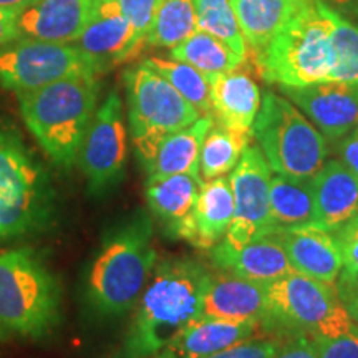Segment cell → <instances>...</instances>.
<instances>
[{
	"instance_id": "1",
	"label": "cell",
	"mask_w": 358,
	"mask_h": 358,
	"mask_svg": "<svg viewBox=\"0 0 358 358\" xmlns=\"http://www.w3.org/2000/svg\"><path fill=\"white\" fill-rule=\"evenodd\" d=\"M155 224L136 211L108 227L83 277V301L103 319L122 317L140 301L158 264Z\"/></svg>"
},
{
	"instance_id": "2",
	"label": "cell",
	"mask_w": 358,
	"mask_h": 358,
	"mask_svg": "<svg viewBox=\"0 0 358 358\" xmlns=\"http://www.w3.org/2000/svg\"><path fill=\"white\" fill-rule=\"evenodd\" d=\"M211 271L196 259L158 261L134 306L123 343V358H150L203 315V299Z\"/></svg>"
},
{
	"instance_id": "3",
	"label": "cell",
	"mask_w": 358,
	"mask_h": 358,
	"mask_svg": "<svg viewBox=\"0 0 358 358\" xmlns=\"http://www.w3.org/2000/svg\"><path fill=\"white\" fill-rule=\"evenodd\" d=\"M95 73H80L17 93L22 118L45 155L62 169L77 164L80 148L98 108Z\"/></svg>"
},
{
	"instance_id": "4",
	"label": "cell",
	"mask_w": 358,
	"mask_h": 358,
	"mask_svg": "<svg viewBox=\"0 0 358 358\" xmlns=\"http://www.w3.org/2000/svg\"><path fill=\"white\" fill-rule=\"evenodd\" d=\"M62 322V287L29 248L0 252V338L42 340Z\"/></svg>"
},
{
	"instance_id": "5",
	"label": "cell",
	"mask_w": 358,
	"mask_h": 358,
	"mask_svg": "<svg viewBox=\"0 0 358 358\" xmlns=\"http://www.w3.org/2000/svg\"><path fill=\"white\" fill-rule=\"evenodd\" d=\"M57 211L52 174L19 134L0 127V243L42 234Z\"/></svg>"
},
{
	"instance_id": "6",
	"label": "cell",
	"mask_w": 358,
	"mask_h": 358,
	"mask_svg": "<svg viewBox=\"0 0 358 358\" xmlns=\"http://www.w3.org/2000/svg\"><path fill=\"white\" fill-rule=\"evenodd\" d=\"M335 62L330 24L310 0L285 24L257 60V73L280 88L329 82Z\"/></svg>"
},
{
	"instance_id": "7",
	"label": "cell",
	"mask_w": 358,
	"mask_h": 358,
	"mask_svg": "<svg viewBox=\"0 0 358 358\" xmlns=\"http://www.w3.org/2000/svg\"><path fill=\"white\" fill-rule=\"evenodd\" d=\"M272 173L285 178L312 179L329 156L325 136L289 98L267 92L252 127Z\"/></svg>"
},
{
	"instance_id": "8",
	"label": "cell",
	"mask_w": 358,
	"mask_h": 358,
	"mask_svg": "<svg viewBox=\"0 0 358 358\" xmlns=\"http://www.w3.org/2000/svg\"><path fill=\"white\" fill-rule=\"evenodd\" d=\"M275 327L285 334H307L313 338H337L355 327L337 287L290 272L266 285Z\"/></svg>"
},
{
	"instance_id": "9",
	"label": "cell",
	"mask_w": 358,
	"mask_h": 358,
	"mask_svg": "<svg viewBox=\"0 0 358 358\" xmlns=\"http://www.w3.org/2000/svg\"><path fill=\"white\" fill-rule=\"evenodd\" d=\"M123 82L138 158L146 156L168 134L189 127L203 116L145 62L124 71Z\"/></svg>"
},
{
	"instance_id": "10",
	"label": "cell",
	"mask_w": 358,
	"mask_h": 358,
	"mask_svg": "<svg viewBox=\"0 0 358 358\" xmlns=\"http://www.w3.org/2000/svg\"><path fill=\"white\" fill-rule=\"evenodd\" d=\"M127 159L123 103L113 90L93 115L78 153L77 164L87 179L88 191L93 196H101L118 185L124 176Z\"/></svg>"
},
{
	"instance_id": "11",
	"label": "cell",
	"mask_w": 358,
	"mask_h": 358,
	"mask_svg": "<svg viewBox=\"0 0 358 358\" xmlns=\"http://www.w3.org/2000/svg\"><path fill=\"white\" fill-rule=\"evenodd\" d=\"M80 73L95 71L70 43L19 38L0 48V85L15 93L42 88Z\"/></svg>"
},
{
	"instance_id": "12",
	"label": "cell",
	"mask_w": 358,
	"mask_h": 358,
	"mask_svg": "<svg viewBox=\"0 0 358 358\" xmlns=\"http://www.w3.org/2000/svg\"><path fill=\"white\" fill-rule=\"evenodd\" d=\"M227 178L234 196V217L222 241L231 248H241L272 231L268 213L272 169L268 168L261 148L249 145Z\"/></svg>"
},
{
	"instance_id": "13",
	"label": "cell",
	"mask_w": 358,
	"mask_h": 358,
	"mask_svg": "<svg viewBox=\"0 0 358 358\" xmlns=\"http://www.w3.org/2000/svg\"><path fill=\"white\" fill-rule=\"evenodd\" d=\"M73 47L96 75L131 60L143 50L118 0H95L92 17Z\"/></svg>"
},
{
	"instance_id": "14",
	"label": "cell",
	"mask_w": 358,
	"mask_h": 358,
	"mask_svg": "<svg viewBox=\"0 0 358 358\" xmlns=\"http://www.w3.org/2000/svg\"><path fill=\"white\" fill-rule=\"evenodd\" d=\"M280 92L319 128L327 141L338 143L358 127V83L322 82Z\"/></svg>"
},
{
	"instance_id": "15",
	"label": "cell",
	"mask_w": 358,
	"mask_h": 358,
	"mask_svg": "<svg viewBox=\"0 0 358 358\" xmlns=\"http://www.w3.org/2000/svg\"><path fill=\"white\" fill-rule=\"evenodd\" d=\"M203 315L229 322H259L275 327L264 284L219 271L209 277L203 299Z\"/></svg>"
},
{
	"instance_id": "16",
	"label": "cell",
	"mask_w": 358,
	"mask_h": 358,
	"mask_svg": "<svg viewBox=\"0 0 358 358\" xmlns=\"http://www.w3.org/2000/svg\"><path fill=\"white\" fill-rule=\"evenodd\" d=\"M268 234H274L282 244L294 272L337 287L343 257L334 232L310 224L290 229H274Z\"/></svg>"
},
{
	"instance_id": "17",
	"label": "cell",
	"mask_w": 358,
	"mask_h": 358,
	"mask_svg": "<svg viewBox=\"0 0 358 358\" xmlns=\"http://www.w3.org/2000/svg\"><path fill=\"white\" fill-rule=\"evenodd\" d=\"M268 330L271 327L259 322H229L201 315L150 358H208Z\"/></svg>"
},
{
	"instance_id": "18",
	"label": "cell",
	"mask_w": 358,
	"mask_h": 358,
	"mask_svg": "<svg viewBox=\"0 0 358 358\" xmlns=\"http://www.w3.org/2000/svg\"><path fill=\"white\" fill-rule=\"evenodd\" d=\"M93 6L95 0H37L17 15L20 37L73 45L88 24Z\"/></svg>"
},
{
	"instance_id": "19",
	"label": "cell",
	"mask_w": 358,
	"mask_h": 358,
	"mask_svg": "<svg viewBox=\"0 0 358 358\" xmlns=\"http://www.w3.org/2000/svg\"><path fill=\"white\" fill-rule=\"evenodd\" d=\"M209 252L219 271L264 285L294 271L287 254L274 234L257 237L241 248H231L221 241Z\"/></svg>"
},
{
	"instance_id": "20",
	"label": "cell",
	"mask_w": 358,
	"mask_h": 358,
	"mask_svg": "<svg viewBox=\"0 0 358 358\" xmlns=\"http://www.w3.org/2000/svg\"><path fill=\"white\" fill-rule=\"evenodd\" d=\"M234 217V196L229 178L204 181L179 239L198 249L211 250L224 239Z\"/></svg>"
},
{
	"instance_id": "21",
	"label": "cell",
	"mask_w": 358,
	"mask_h": 358,
	"mask_svg": "<svg viewBox=\"0 0 358 358\" xmlns=\"http://www.w3.org/2000/svg\"><path fill=\"white\" fill-rule=\"evenodd\" d=\"M317 224L337 232L358 214V178L340 159L325 161L312 178Z\"/></svg>"
},
{
	"instance_id": "22",
	"label": "cell",
	"mask_w": 358,
	"mask_h": 358,
	"mask_svg": "<svg viewBox=\"0 0 358 358\" xmlns=\"http://www.w3.org/2000/svg\"><path fill=\"white\" fill-rule=\"evenodd\" d=\"M261 103V90L256 80L245 70H241V66L226 73L211 75L213 116L222 127L252 134Z\"/></svg>"
},
{
	"instance_id": "23",
	"label": "cell",
	"mask_w": 358,
	"mask_h": 358,
	"mask_svg": "<svg viewBox=\"0 0 358 358\" xmlns=\"http://www.w3.org/2000/svg\"><path fill=\"white\" fill-rule=\"evenodd\" d=\"M213 124L214 116L204 115L189 127L163 138L150 153L140 158L146 169L148 179L171 176V174H189L201 178V146Z\"/></svg>"
},
{
	"instance_id": "24",
	"label": "cell",
	"mask_w": 358,
	"mask_h": 358,
	"mask_svg": "<svg viewBox=\"0 0 358 358\" xmlns=\"http://www.w3.org/2000/svg\"><path fill=\"white\" fill-rule=\"evenodd\" d=\"M203 182L201 178L189 174L146 179L148 208L168 236L179 239L182 227L194 209Z\"/></svg>"
},
{
	"instance_id": "25",
	"label": "cell",
	"mask_w": 358,
	"mask_h": 358,
	"mask_svg": "<svg viewBox=\"0 0 358 358\" xmlns=\"http://www.w3.org/2000/svg\"><path fill=\"white\" fill-rule=\"evenodd\" d=\"M310 0H231L252 60L262 55L271 40Z\"/></svg>"
},
{
	"instance_id": "26",
	"label": "cell",
	"mask_w": 358,
	"mask_h": 358,
	"mask_svg": "<svg viewBox=\"0 0 358 358\" xmlns=\"http://www.w3.org/2000/svg\"><path fill=\"white\" fill-rule=\"evenodd\" d=\"M268 213H271L272 231L317 224L312 179H295L272 174L271 189H268Z\"/></svg>"
},
{
	"instance_id": "27",
	"label": "cell",
	"mask_w": 358,
	"mask_h": 358,
	"mask_svg": "<svg viewBox=\"0 0 358 358\" xmlns=\"http://www.w3.org/2000/svg\"><path fill=\"white\" fill-rule=\"evenodd\" d=\"M171 58L189 64L209 77L239 69L248 60L237 55L229 45L199 29L185 42L171 48Z\"/></svg>"
},
{
	"instance_id": "28",
	"label": "cell",
	"mask_w": 358,
	"mask_h": 358,
	"mask_svg": "<svg viewBox=\"0 0 358 358\" xmlns=\"http://www.w3.org/2000/svg\"><path fill=\"white\" fill-rule=\"evenodd\" d=\"M250 134L232 131L222 124H213L206 134L199 156V176L203 181L229 176L237 166L245 148L249 146Z\"/></svg>"
},
{
	"instance_id": "29",
	"label": "cell",
	"mask_w": 358,
	"mask_h": 358,
	"mask_svg": "<svg viewBox=\"0 0 358 358\" xmlns=\"http://www.w3.org/2000/svg\"><path fill=\"white\" fill-rule=\"evenodd\" d=\"M145 64L168 80L181 96L199 111L201 115H213L211 105V77L194 66L174 58L150 57Z\"/></svg>"
},
{
	"instance_id": "30",
	"label": "cell",
	"mask_w": 358,
	"mask_h": 358,
	"mask_svg": "<svg viewBox=\"0 0 358 358\" xmlns=\"http://www.w3.org/2000/svg\"><path fill=\"white\" fill-rule=\"evenodd\" d=\"M198 30L194 0H163L146 43L173 48Z\"/></svg>"
},
{
	"instance_id": "31",
	"label": "cell",
	"mask_w": 358,
	"mask_h": 358,
	"mask_svg": "<svg viewBox=\"0 0 358 358\" xmlns=\"http://www.w3.org/2000/svg\"><path fill=\"white\" fill-rule=\"evenodd\" d=\"M198 29L211 34L234 50L248 58V45L241 32L239 22L231 6V0H194Z\"/></svg>"
},
{
	"instance_id": "32",
	"label": "cell",
	"mask_w": 358,
	"mask_h": 358,
	"mask_svg": "<svg viewBox=\"0 0 358 358\" xmlns=\"http://www.w3.org/2000/svg\"><path fill=\"white\" fill-rule=\"evenodd\" d=\"M315 6L329 20L335 58H337L329 82L358 83V29L329 7L319 2H315Z\"/></svg>"
},
{
	"instance_id": "33",
	"label": "cell",
	"mask_w": 358,
	"mask_h": 358,
	"mask_svg": "<svg viewBox=\"0 0 358 358\" xmlns=\"http://www.w3.org/2000/svg\"><path fill=\"white\" fill-rule=\"evenodd\" d=\"M334 234L337 236L343 257L342 274L337 282L338 295L343 299L358 290V214Z\"/></svg>"
},
{
	"instance_id": "34",
	"label": "cell",
	"mask_w": 358,
	"mask_h": 358,
	"mask_svg": "<svg viewBox=\"0 0 358 358\" xmlns=\"http://www.w3.org/2000/svg\"><path fill=\"white\" fill-rule=\"evenodd\" d=\"M161 2L163 0H118L124 17L133 27L136 43L141 48H145L148 34H150Z\"/></svg>"
},
{
	"instance_id": "35",
	"label": "cell",
	"mask_w": 358,
	"mask_h": 358,
	"mask_svg": "<svg viewBox=\"0 0 358 358\" xmlns=\"http://www.w3.org/2000/svg\"><path fill=\"white\" fill-rule=\"evenodd\" d=\"M282 338H250L236 343L208 358H274L279 350Z\"/></svg>"
},
{
	"instance_id": "36",
	"label": "cell",
	"mask_w": 358,
	"mask_h": 358,
	"mask_svg": "<svg viewBox=\"0 0 358 358\" xmlns=\"http://www.w3.org/2000/svg\"><path fill=\"white\" fill-rule=\"evenodd\" d=\"M274 358H319V343L307 334L289 332L282 338Z\"/></svg>"
},
{
	"instance_id": "37",
	"label": "cell",
	"mask_w": 358,
	"mask_h": 358,
	"mask_svg": "<svg viewBox=\"0 0 358 358\" xmlns=\"http://www.w3.org/2000/svg\"><path fill=\"white\" fill-rule=\"evenodd\" d=\"M319 358H358V325L337 338H317Z\"/></svg>"
},
{
	"instance_id": "38",
	"label": "cell",
	"mask_w": 358,
	"mask_h": 358,
	"mask_svg": "<svg viewBox=\"0 0 358 358\" xmlns=\"http://www.w3.org/2000/svg\"><path fill=\"white\" fill-rule=\"evenodd\" d=\"M337 155L338 159L358 178V127L338 141Z\"/></svg>"
},
{
	"instance_id": "39",
	"label": "cell",
	"mask_w": 358,
	"mask_h": 358,
	"mask_svg": "<svg viewBox=\"0 0 358 358\" xmlns=\"http://www.w3.org/2000/svg\"><path fill=\"white\" fill-rule=\"evenodd\" d=\"M358 29V0H315Z\"/></svg>"
},
{
	"instance_id": "40",
	"label": "cell",
	"mask_w": 358,
	"mask_h": 358,
	"mask_svg": "<svg viewBox=\"0 0 358 358\" xmlns=\"http://www.w3.org/2000/svg\"><path fill=\"white\" fill-rule=\"evenodd\" d=\"M22 38L19 27H17V15L0 10V48Z\"/></svg>"
},
{
	"instance_id": "41",
	"label": "cell",
	"mask_w": 358,
	"mask_h": 358,
	"mask_svg": "<svg viewBox=\"0 0 358 358\" xmlns=\"http://www.w3.org/2000/svg\"><path fill=\"white\" fill-rule=\"evenodd\" d=\"M34 2H37V0H0V10L19 15L25 7L32 6Z\"/></svg>"
},
{
	"instance_id": "42",
	"label": "cell",
	"mask_w": 358,
	"mask_h": 358,
	"mask_svg": "<svg viewBox=\"0 0 358 358\" xmlns=\"http://www.w3.org/2000/svg\"><path fill=\"white\" fill-rule=\"evenodd\" d=\"M342 302L345 303V307H347L348 313H350L352 320L355 322V325H358V290L345 295V297L342 299Z\"/></svg>"
}]
</instances>
